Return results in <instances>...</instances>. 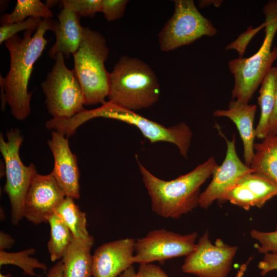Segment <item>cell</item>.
I'll use <instances>...</instances> for the list:
<instances>
[{
  "label": "cell",
  "mask_w": 277,
  "mask_h": 277,
  "mask_svg": "<svg viewBox=\"0 0 277 277\" xmlns=\"http://www.w3.org/2000/svg\"><path fill=\"white\" fill-rule=\"evenodd\" d=\"M217 128L226 142L227 150L222 165L213 171L211 182L200 194L199 205L203 209L208 208L215 200L222 202L226 193L242 176L254 171L239 157L235 150V134H233L232 140L229 141L218 126Z\"/></svg>",
  "instance_id": "4fadbf2b"
},
{
  "label": "cell",
  "mask_w": 277,
  "mask_h": 277,
  "mask_svg": "<svg viewBox=\"0 0 277 277\" xmlns=\"http://www.w3.org/2000/svg\"><path fill=\"white\" fill-rule=\"evenodd\" d=\"M15 243L14 239L10 235L3 231L0 232V251H5L6 249L12 247Z\"/></svg>",
  "instance_id": "d6a6232c"
},
{
  "label": "cell",
  "mask_w": 277,
  "mask_h": 277,
  "mask_svg": "<svg viewBox=\"0 0 277 277\" xmlns=\"http://www.w3.org/2000/svg\"><path fill=\"white\" fill-rule=\"evenodd\" d=\"M143 182L151 203V209L165 218L177 219L199 204L200 187L219 166L213 156L190 172L165 181L157 177L137 160Z\"/></svg>",
  "instance_id": "7a4b0ae2"
},
{
  "label": "cell",
  "mask_w": 277,
  "mask_h": 277,
  "mask_svg": "<svg viewBox=\"0 0 277 277\" xmlns=\"http://www.w3.org/2000/svg\"><path fill=\"white\" fill-rule=\"evenodd\" d=\"M53 13L39 0H17L13 11L1 17V25L21 22L29 17L51 18Z\"/></svg>",
  "instance_id": "cb8c5ba5"
},
{
  "label": "cell",
  "mask_w": 277,
  "mask_h": 277,
  "mask_svg": "<svg viewBox=\"0 0 277 277\" xmlns=\"http://www.w3.org/2000/svg\"><path fill=\"white\" fill-rule=\"evenodd\" d=\"M43 19L29 17L24 21L1 25L0 27V44L5 42L10 37L22 31L36 30L41 25Z\"/></svg>",
  "instance_id": "484cf974"
},
{
  "label": "cell",
  "mask_w": 277,
  "mask_h": 277,
  "mask_svg": "<svg viewBox=\"0 0 277 277\" xmlns=\"http://www.w3.org/2000/svg\"><path fill=\"white\" fill-rule=\"evenodd\" d=\"M174 11L158 35L160 49L169 52L217 32L211 21L197 10L193 0L174 1Z\"/></svg>",
  "instance_id": "9c48e42d"
},
{
  "label": "cell",
  "mask_w": 277,
  "mask_h": 277,
  "mask_svg": "<svg viewBox=\"0 0 277 277\" xmlns=\"http://www.w3.org/2000/svg\"><path fill=\"white\" fill-rule=\"evenodd\" d=\"M64 55L57 53L51 70L41 83L48 113L53 118H69L85 109V99L73 69L65 64Z\"/></svg>",
  "instance_id": "52a82bcc"
},
{
  "label": "cell",
  "mask_w": 277,
  "mask_h": 277,
  "mask_svg": "<svg viewBox=\"0 0 277 277\" xmlns=\"http://www.w3.org/2000/svg\"><path fill=\"white\" fill-rule=\"evenodd\" d=\"M277 195V185L263 174L251 172L242 176L226 193L222 202L248 210L252 207L262 208Z\"/></svg>",
  "instance_id": "9a60e30c"
},
{
  "label": "cell",
  "mask_w": 277,
  "mask_h": 277,
  "mask_svg": "<svg viewBox=\"0 0 277 277\" xmlns=\"http://www.w3.org/2000/svg\"><path fill=\"white\" fill-rule=\"evenodd\" d=\"M55 24L51 18L43 19L36 30L25 31L23 37L17 34L5 42L10 55V68L5 77L0 76L1 109L4 110L7 104L17 120L23 121L30 114L32 93L28 91L29 80L48 43L45 33L54 32Z\"/></svg>",
  "instance_id": "6da1fadb"
},
{
  "label": "cell",
  "mask_w": 277,
  "mask_h": 277,
  "mask_svg": "<svg viewBox=\"0 0 277 277\" xmlns=\"http://www.w3.org/2000/svg\"><path fill=\"white\" fill-rule=\"evenodd\" d=\"M66 196L51 173H36L26 195L23 217L35 225L47 223Z\"/></svg>",
  "instance_id": "7c38bea8"
},
{
  "label": "cell",
  "mask_w": 277,
  "mask_h": 277,
  "mask_svg": "<svg viewBox=\"0 0 277 277\" xmlns=\"http://www.w3.org/2000/svg\"><path fill=\"white\" fill-rule=\"evenodd\" d=\"M118 277H136V272L134 268L132 265Z\"/></svg>",
  "instance_id": "d590c367"
},
{
  "label": "cell",
  "mask_w": 277,
  "mask_h": 277,
  "mask_svg": "<svg viewBox=\"0 0 277 277\" xmlns=\"http://www.w3.org/2000/svg\"><path fill=\"white\" fill-rule=\"evenodd\" d=\"M127 0H102L101 12L108 22L122 18L125 13Z\"/></svg>",
  "instance_id": "f1b7e54d"
},
{
  "label": "cell",
  "mask_w": 277,
  "mask_h": 277,
  "mask_svg": "<svg viewBox=\"0 0 277 277\" xmlns=\"http://www.w3.org/2000/svg\"><path fill=\"white\" fill-rule=\"evenodd\" d=\"M263 12L265 16V35L260 49L249 57L232 60L228 64L234 78L232 98L245 103H248L272 67V63L277 59V47L275 46L271 50L273 38L277 32V0L268 2L264 6Z\"/></svg>",
  "instance_id": "5b68a950"
},
{
  "label": "cell",
  "mask_w": 277,
  "mask_h": 277,
  "mask_svg": "<svg viewBox=\"0 0 277 277\" xmlns=\"http://www.w3.org/2000/svg\"><path fill=\"white\" fill-rule=\"evenodd\" d=\"M136 277H169L167 274L159 266L152 263L141 264Z\"/></svg>",
  "instance_id": "f546056e"
},
{
  "label": "cell",
  "mask_w": 277,
  "mask_h": 277,
  "mask_svg": "<svg viewBox=\"0 0 277 277\" xmlns=\"http://www.w3.org/2000/svg\"><path fill=\"white\" fill-rule=\"evenodd\" d=\"M63 6L72 9L82 17L92 18L97 12L101 11L102 0H64Z\"/></svg>",
  "instance_id": "83f0119b"
},
{
  "label": "cell",
  "mask_w": 277,
  "mask_h": 277,
  "mask_svg": "<svg viewBox=\"0 0 277 277\" xmlns=\"http://www.w3.org/2000/svg\"><path fill=\"white\" fill-rule=\"evenodd\" d=\"M198 4L200 7H205L209 6L211 4L215 7H219L222 3V1H199Z\"/></svg>",
  "instance_id": "e575fe53"
},
{
  "label": "cell",
  "mask_w": 277,
  "mask_h": 277,
  "mask_svg": "<svg viewBox=\"0 0 277 277\" xmlns=\"http://www.w3.org/2000/svg\"><path fill=\"white\" fill-rule=\"evenodd\" d=\"M237 250L236 246L226 244L220 239L212 244L206 231L186 256L182 270L199 277H227Z\"/></svg>",
  "instance_id": "8fae6325"
},
{
  "label": "cell",
  "mask_w": 277,
  "mask_h": 277,
  "mask_svg": "<svg viewBox=\"0 0 277 277\" xmlns=\"http://www.w3.org/2000/svg\"><path fill=\"white\" fill-rule=\"evenodd\" d=\"M48 145L52 153L54 166L51 173L66 196L80 197V171L76 155L70 150L68 138L52 131Z\"/></svg>",
  "instance_id": "5bb4252c"
},
{
  "label": "cell",
  "mask_w": 277,
  "mask_h": 277,
  "mask_svg": "<svg viewBox=\"0 0 277 277\" xmlns=\"http://www.w3.org/2000/svg\"><path fill=\"white\" fill-rule=\"evenodd\" d=\"M74 199L66 196L55 210L72 233L73 238L86 239L89 238L87 229L86 213L75 203Z\"/></svg>",
  "instance_id": "7402d4cb"
},
{
  "label": "cell",
  "mask_w": 277,
  "mask_h": 277,
  "mask_svg": "<svg viewBox=\"0 0 277 277\" xmlns=\"http://www.w3.org/2000/svg\"><path fill=\"white\" fill-rule=\"evenodd\" d=\"M277 135V78L275 87V105L269 122L267 135Z\"/></svg>",
  "instance_id": "1f68e13d"
},
{
  "label": "cell",
  "mask_w": 277,
  "mask_h": 277,
  "mask_svg": "<svg viewBox=\"0 0 277 277\" xmlns=\"http://www.w3.org/2000/svg\"><path fill=\"white\" fill-rule=\"evenodd\" d=\"M135 240L127 238L106 243L92 255L93 277H118L134 263Z\"/></svg>",
  "instance_id": "2e32d148"
},
{
  "label": "cell",
  "mask_w": 277,
  "mask_h": 277,
  "mask_svg": "<svg viewBox=\"0 0 277 277\" xmlns=\"http://www.w3.org/2000/svg\"><path fill=\"white\" fill-rule=\"evenodd\" d=\"M1 221H4V220L5 219V215L4 212L3 211V209L1 208Z\"/></svg>",
  "instance_id": "74e56055"
},
{
  "label": "cell",
  "mask_w": 277,
  "mask_h": 277,
  "mask_svg": "<svg viewBox=\"0 0 277 277\" xmlns=\"http://www.w3.org/2000/svg\"><path fill=\"white\" fill-rule=\"evenodd\" d=\"M57 1H46V5L50 8L51 7L56 5L57 3Z\"/></svg>",
  "instance_id": "8d00e7d4"
},
{
  "label": "cell",
  "mask_w": 277,
  "mask_h": 277,
  "mask_svg": "<svg viewBox=\"0 0 277 277\" xmlns=\"http://www.w3.org/2000/svg\"><path fill=\"white\" fill-rule=\"evenodd\" d=\"M6 137V141L1 133L0 151L4 161L6 178L4 190L10 203L11 223L17 225L23 218L26 195L37 172L33 163L26 166L21 161L19 151L23 137L19 130H7Z\"/></svg>",
  "instance_id": "ba28073f"
},
{
  "label": "cell",
  "mask_w": 277,
  "mask_h": 277,
  "mask_svg": "<svg viewBox=\"0 0 277 277\" xmlns=\"http://www.w3.org/2000/svg\"><path fill=\"white\" fill-rule=\"evenodd\" d=\"M94 244L92 235L86 239L73 238L62 260L63 277H92V255Z\"/></svg>",
  "instance_id": "d6986e66"
},
{
  "label": "cell",
  "mask_w": 277,
  "mask_h": 277,
  "mask_svg": "<svg viewBox=\"0 0 277 277\" xmlns=\"http://www.w3.org/2000/svg\"><path fill=\"white\" fill-rule=\"evenodd\" d=\"M96 117L119 120L136 127L143 136L151 143L165 142L175 145L181 154L187 157L192 136L190 128L182 122L176 125L166 127L156 122L150 120L132 111L110 101L105 102L95 109H84L72 117L57 120V130L69 137L83 124Z\"/></svg>",
  "instance_id": "3957f363"
},
{
  "label": "cell",
  "mask_w": 277,
  "mask_h": 277,
  "mask_svg": "<svg viewBox=\"0 0 277 277\" xmlns=\"http://www.w3.org/2000/svg\"><path fill=\"white\" fill-rule=\"evenodd\" d=\"M160 88L149 66L142 60L121 57L109 72V101L135 111L148 108L157 102Z\"/></svg>",
  "instance_id": "277c9868"
},
{
  "label": "cell",
  "mask_w": 277,
  "mask_h": 277,
  "mask_svg": "<svg viewBox=\"0 0 277 277\" xmlns=\"http://www.w3.org/2000/svg\"><path fill=\"white\" fill-rule=\"evenodd\" d=\"M197 233L182 235L165 229L150 231L135 240L134 263H161L176 257L187 256L194 249Z\"/></svg>",
  "instance_id": "30bf717a"
},
{
  "label": "cell",
  "mask_w": 277,
  "mask_h": 277,
  "mask_svg": "<svg viewBox=\"0 0 277 277\" xmlns=\"http://www.w3.org/2000/svg\"><path fill=\"white\" fill-rule=\"evenodd\" d=\"M63 264L61 260L49 269L45 277H63Z\"/></svg>",
  "instance_id": "836d02e7"
},
{
  "label": "cell",
  "mask_w": 277,
  "mask_h": 277,
  "mask_svg": "<svg viewBox=\"0 0 277 277\" xmlns=\"http://www.w3.org/2000/svg\"><path fill=\"white\" fill-rule=\"evenodd\" d=\"M251 237L256 240L259 244L255 247L259 253L263 254L272 253L277 254V227L271 232L260 231L252 229Z\"/></svg>",
  "instance_id": "4316f807"
},
{
  "label": "cell",
  "mask_w": 277,
  "mask_h": 277,
  "mask_svg": "<svg viewBox=\"0 0 277 277\" xmlns=\"http://www.w3.org/2000/svg\"><path fill=\"white\" fill-rule=\"evenodd\" d=\"M254 154L250 167L264 174L277 185V135H268L254 143Z\"/></svg>",
  "instance_id": "44dd1931"
},
{
  "label": "cell",
  "mask_w": 277,
  "mask_h": 277,
  "mask_svg": "<svg viewBox=\"0 0 277 277\" xmlns=\"http://www.w3.org/2000/svg\"><path fill=\"white\" fill-rule=\"evenodd\" d=\"M47 223L50 228L47 248L50 260L54 262L62 259L71 242L73 236L68 227L55 213L49 217Z\"/></svg>",
  "instance_id": "603a6c76"
},
{
  "label": "cell",
  "mask_w": 277,
  "mask_h": 277,
  "mask_svg": "<svg viewBox=\"0 0 277 277\" xmlns=\"http://www.w3.org/2000/svg\"><path fill=\"white\" fill-rule=\"evenodd\" d=\"M277 68L271 67L263 78L258 99L261 109L259 123L255 129V136L263 140L267 135L269 122L273 112L275 100Z\"/></svg>",
  "instance_id": "ffe728a7"
},
{
  "label": "cell",
  "mask_w": 277,
  "mask_h": 277,
  "mask_svg": "<svg viewBox=\"0 0 277 277\" xmlns=\"http://www.w3.org/2000/svg\"><path fill=\"white\" fill-rule=\"evenodd\" d=\"M35 252V249L33 248L15 252L0 251V266L15 265L20 268L26 275L38 276L35 270L39 269L46 271L47 266L44 263L31 256Z\"/></svg>",
  "instance_id": "d4e9b609"
},
{
  "label": "cell",
  "mask_w": 277,
  "mask_h": 277,
  "mask_svg": "<svg viewBox=\"0 0 277 277\" xmlns=\"http://www.w3.org/2000/svg\"><path fill=\"white\" fill-rule=\"evenodd\" d=\"M106 39L99 32L83 26V37L72 55L74 71L84 95L85 105L103 104L108 96L109 72L105 66L109 54Z\"/></svg>",
  "instance_id": "8992f818"
},
{
  "label": "cell",
  "mask_w": 277,
  "mask_h": 277,
  "mask_svg": "<svg viewBox=\"0 0 277 277\" xmlns=\"http://www.w3.org/2000/svg\"><path fill=\"white\" fill-rule=\"evenodd\" d=\"M258 267L262 275L272 270H277V254H265L263 259L259 262Z\"/></svg>",
  "instance_id": "4dcf8cb0"
},
{
  "label": "cell",
  "mask_w": 277,
  "mask_h": 277,
  "mask_svg": "<svg viewBox=\"0 0 277 277\" xmlns=\"http://www.w3.org/2000/svg\"><path fill=\"white\" fill-rule=\"evenodd\" d=\"M256 108L255 105L231 100L227 109L216 110L213 113L215 117H228L235 124L243 143L245 164L249 167L254 154L253 122Z\"/></svg>",
  "instance_id": "ac0fdd59"
},
{
  "label": "cell",
  "mask_w": 277,
  "mask_h": 277,
  "mask_svg": "<svg viewBox=\"0 0 277 277\" xmlns=\"http://www.w3.org/2000/svg\"><path fill=\"white\" fill-rule=\"evenodd\" d=\"M80 16L72 9L63 6L57 15L54 29L55 42L49 50V56L54 59L58 52L69 58L78 50L83 37Z\"/></svg>",
  "instance_id": "e0dca14e"
},
{
  "label": "cell",
  "mask_w": 277,
  "mask_h": 277,
  "mask_svg": "<svg viewBox=\"0 0 277 277\" xmlns=\"http://www.w3.org/2000/svg\"><path fill=\"white\" fill-rule=\"evenodd\" d=\"M0 277H13V276L10 273H7V274L0 273ZM36 277H39V276H36Z\"/></svg>",
  "instance_id": "f35d334b"
}]
</instances>
